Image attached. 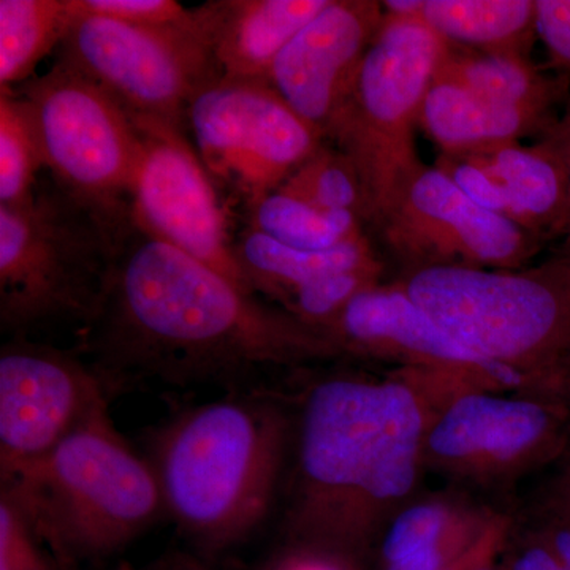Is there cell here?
I'll return each mask as SVG.
<instances>
[{"mask_svg": "<svg viewBox=\"0 0 570 570\" xmlns=\"http://www.w3.org/2000/svg\"><path fill=\"white\" fill-rule=\"evenodd\" d=\"M88 344L108 373L170 384L340 355L335 344L135 219L124 228Z\"/></svg>", "mask_w": 570, "mask_h": 570, "instance_id": "6da1fadb", "label": "cell"}, {"mask_svg": "<svg viewBox=\"0 0 570 570\" xmlns=\"http://www.w3.org/2000/svg\"><path fill=\"white\" fill-rule=\"evenodd\" d=\"M468 387L478 385L412 367L314 385L296 438L294 538L337 558L365 550L417 485L438 409Z\"/></svg>", "mask_w": 570, "mask_h": 570, "instance_id": "7a4b0ae2", "label": "cell"}, {"mask_svg": "<svg viewBox=\"0 0 570 570\" xmlns=\"http://www.w3.org/2000/svg\"><path fill=\"white\" fill-rule=\"evenodd\" d=\"M288 422L273 401L232 396L187 409L149 441L165 513L209 554L249 538L268 515Z\"/></svg>", "mask_w": 570, "mask_h": 570, "instance_id": "3957f363", "label": "cell"}, {"mask_svg": "<svg viewBox=\"0 0 570 570\" xmlns=\"http://www.w3.org/2000/svg\"><path fill=\"white\" fill-rule=\"evenodd\" d=\"M59 570L118 553L165 513L151 464L104 409L43 459L0 474Z\"/></svg>", "mask_w": 570, "mask_h": 570, "instance_id": "277c9868", "label": "cell"}, {"mask_svg": "<svg viewBox=\"0 0 570 570\" xmlns=\"http://www.w3.org/2000/svg\"><path fill=\"white\" fill-rule=\"evenodd\" d=\"M397 284L461 344L570 407V253L519 269L434 266Z\"/></svg>", "mask_w": 570, "mask_h": 570, "instance_id": "5b68a950", "label": "cell"}, {"mask_svg": "<svg viewBox=\"0 0 570 570\" xmlns=\"http://www.w3.org/2000/svg\"><path fill=\"white\" fill-rule=\"evenodd\" d=\"M132 205L107 208L52 184L0 205V324L24 333L58 321L91 325Z\"/></svg>", "mask_w": 570, "mask_h": 570, "instance_id": "8992f818", "label": "cell"}, {"mask_svg": "<svg viewBox=\"0 0 570 570\" xmlns=\"http://www.w3.org/2000/svg\"><path fill=\"white\" fill-rule=\"evenodd\" d=\"M448 47L420 18L385 13L326 137L358 170L370 224L376 223L397 189L423 164L415 130Z\"/></svg>", "mask_w": 570, "mask_h": 570, "instance_id": "52a82bcc", "label": "cell"}, {"mask_svg": "<svg viewBox=\"0 0 570 570\" xmlns=\"http://www.w3.org/2000/svg\"><path fill=\"white\" fill-rule=\"evenodd\" d=\"M13 91L28 107L59 187L92 205H132L142 135L121 105L59 59Z\"/></svg>", "mask_w": 570, "mask_h": 570, "instance_id": "ba28073f", "label": "cell"}, {"mask_svg": "<svg viewBox=\"0 0 570 570\" xmlns=\"http://www.w3.org/2000/svg\"><path fill=\"white\" fill-rule=\"evenodd\" d=\"M186 122L213 181L247 209L279 189L325 141L268 81L216 78L195 94Z\"/></svg>", "mask_w": 570, "mask_h": 570, "instance_id": "9c48e42d", "label": "cell"}, {"mask_svg": "<svg viewBox=\"0 0 570 570\" xmlns=\"http://www.w3.org/2000/svg\"><path fill=\"white\" fill-rule=\"evenodd\" d=\"M59 61L96 82L135 124L179 130L195 94L217 78L200 37L153 31L73 10Z\"/></svg>", "mask_w": 570, "mask_h": 570, "instance_id": "30bf717a", "label": "cell"}, {"mask_svg": "<svg viewBox=\"0 0 570 570\" xmlns=\"http://www.w3.org/2000/svg\"><path fill=\"white\" fill-rule=\"evenodd\" d=\"M570 407L546 397L461 389L434 414L425 466L475 483L502 482L560 461Z\"/></svg>", "mask_w": 570, "mask_h": 570, "instance_id": "8fae6325", "label": "cell"}, {"mask_svg": "<svg viewBox=\"0 0 570 570\" xmlns=\"http://www.w3.org/2000/svg\"><path fill=\"white\" fill-rule=\"evenodd\" d=\"M373 225L407 272L519 269L540 247V236L475 204L436 165H420Z\"/></svg>", "mask_w": 570, "mask_h": 570, "instance_id": "7c38bea8", "label": "cell"}, {"mask_svg": "<svg viewBox=\"0 0 570 570\" xmlns=\"http://www.w3.org/2000/svg\"><path fill=\"white\" fill-rule=\"evenodd\" d=\"M102 377L45 344L14 340L0 354V474L43 459L108 407Z\"/></svg>", "mask_w": 570, "mask_h": 570, "instance_id": "4fadbf2b", "label": "cell"}, {"mask_svg": "<svg viewBox=\"0 0 570 570\" xmlns=\"http://www.w3.org/2000/svg\"><path fill=\"white\" fill-rule=\"evenodd\" d=\"M137 126L142 153L130 195L135 219L255 295L236 262L212 176L183 130L157 124Z\"/></svg>", "mask_w": 570, "mask_h": 570, "instance_id": "5bb4252c", "label": "cell"}, {"mask_svg": "<svg viewBox=\"0 0 570 570\" xmlns=\"http://www.w3.org/2000/svg\"><path fill=\"white\" fill-rule=\"evenodd\" d=\"M326 336L341 354L448 374L491 392L538 396L519 374L475 354L449 335L397 283L379 284L356 296Z\"/></svg>", "mask_w": 570, "mask_h": 570, "instance_id": "9a60e30c", "label": "cell"}, {"mask_svg": "<svg viewBox=\"0 0 570 570\" xmlns=\"http://www.w3.org/2000/svg\"><path fill=\"white\" fill-rule=\"evenodd\" d=\"M385 11L376 0H330L268 73L269 85L324 140L354 88Z\"/></svg>", "mask_w": 570, "mask_h": 570, "instance_id": "2e32d148", "label": "cell"}, {"mask_svg": "<svg viewBox=\"0 0 570 570\" xmlns=\"http://www.w3.org/2000/svg\"><path fill=\"white\" fill-rule=\"evenodd\" d=\"M330 0H216L198 7L217 78L266 81L277 56Z\"/></svg>", "mask_w": 570, "mask_h": 570, "instance_id": "e0dca14e", "label": "cell"}, {"mask_svg": "<svg viewBox=\"0 0 570 570\" xmlns=\"http://www.w3.org/2000/svg\"><path fill=\"white\" fill-rule=\"evenodd\" d=\"M554 119L483 99L445 78H434L420 112V129L448 156L490 153L528 135L542 137Z\"/></svg>", "mask_w": 570, "mask_h": 570, "instance_id": "ac0fdd59", "label": "cell"}, {"mask_svg": "<svg viewBox=\"0 0 570 570\" xmlns=\"http://www.w3.org/2000/svg\"><path fill=\"white\" fill-rule=\"evenodd\" d=\"M494 513L445 499L406 505L393 517L385 531L382 568L444 570L482 538Z\"/></svg>", "mask_w": 570, "mask_h": 570, "instance_id": "d6986e66", "label": "cell"}, {"mask_svg": "<svg viewBox=\"0 0 570 570\" xmlns=\"http://www.w3.org/2000/svg\"><path fill=\"white\" fill-rule=\"evenodd\" d=\"M485 156L508 204V217L531 234L564 235L570 187L560 157L543 142H520L480 153Z\"/></svg>", "mask_w": 570, "mask_h": 570, "instance_id": "ffe728a7", "label": "cell"}, {"mask_svg": "<svg viewBox=\"0 0 570 570\" xmlns=\"http://www.w3.org/2000/svg\"><path fill=\"white\" fill-rule=\"evenodd\" d=\"M234 253L254 294L261 292L277 303L321 277L382 264L366 236L328 250H306L250 227L234 243Z\"/></svg>", "mask_w": 570, "mask_h": 570, "instance_id": "44dd1931", "label": "cell"}, {"mask_svg": "<svg viewBox=\"0 0 570 570\" xmlns=\"http://www.w3.org/2000/svg\"><path fill=\"white\" fill-rule=\"evenodd\" d=\"M438 77L463 86L491 102L551 118L566 92L568 77H549L530 56L485 52L449 45Z\"/></svg>", "mask_w": 570, "mask_h": 570, "instance_id": "7402d4cb", "label": "cell"}, {"mask_svg": "<svg viewBox=\"0 0 570 570\" xmlns=\"http://www.w3.org/2000/svg\"><path fill=\"white\" fill-rule=\"evenodd\" d=\"M420 20L452 47L530 56L535 0H423Z\"/></svg>", "mask_w": 570, "mask_h": 570, "instance_id": "603a6c76", "label": "cell"}, {"mask_svg": "<svg viewBox=\"0 0 570 570\" xmlns=\"http://www.w3.org/2000/svg\"><path fill=\"white\" fill-rule=\"evenodd\" d=\"M70 0H0V88L29 81L45 56L61 47Z\"/></svg>", "mask_w": 570, "mask_h": 570, "instance_id": "cb8c5ba5", "label": "cell"}, {"mask_svg": "<svg viewBox=\"0 0 570 570\" xmlns=\"http://www.w3.org/2000/svg\"><path fill=\"white\" fill-rule=\"evenodd\" d=\"M249 216L250 228L296 249L328 250L365 236L355 214L324 212L281 190L250 206Z\"/></svg>", "mask_w": 570, "mask_h": 570, "instance_id": "d4e9b609", "label": "cell"}, {"mask_svg": "<svg viewBox=\"0 0 570 570\" xmlns=\"http://www.w3.org/2000/svg\"><path fill=\"white\" fill-rule=\"evenodd\" d=\"M277 190L324 212L355 214L363 224L367 223L362 178L354 163L336 146L324 142Z\"/></svg>", "mask_w": 570, "mask_h": 570, "instance_id": "484cf974", "label": "cell"}, {"mask_svg": "<svg viewBox=\"0 0 570 570\" xmlns=\"http://www.w3.org/2000/svg\"><path fill=\"white\" fill-rule=\"evenodd\" d=\"M45 167L36 126L24 100L17 92L0 96V205H14L31 197L37 175Z\"/></svg>", "mask_w": 570, "mask_h": 570, "instance_id": "4316f807", "label": "cell"}, {"mask_svg": "<svg viewBox=\"0 0 570 570\" xmlns=\"http://www.w3.org/2000/svg\"><path fill=\"white\" fill-rule=\"evenodd\" d=\"M384 265L346 269L296 288L279 303L296 321L326 336L352 299L381 284Z\"/></svg>", "mask_w": 570, "mask_h": 570, "instance_id": "83f0119b", "label": "cell"}, {"mask_svg": "<svg viewBox=\"0 0 570 570\" xmlns=\"http://www.w3.org/2000/svg\"><path fill=\"white\" fill-rule=\"evenodd\" d=\"M70 7L77 13L97 14L153 31L200 37L206 41L200 9H184L174 0H70Z\"/></svg>", "mask_w": 570, "mask_h": 570, "instance_id": "f1b7e54d", "label": "cell"}, {"mask_svg": "<svg viewBox=\"0 0 570 570\" xmlns=\"http://www.w3.org/2000/svg\"><path fill=\"white\" fill-rule=\"evenodd\" d=\"M41 546L21 510L0 493V570H59Z\"/></svg>", "mask_w": 570, "mask_h": 570, "instance_id": "f546056e", "label": "cell"}, {"mask_svg": "<svg viewBox=\"0 0 570 570\" xmlns=\"http://www.w3.org/2000/svg\"><path fill=\"white\" fill-rule=\"evenodd\" d=\"M436 167L448 175L475 204L508 217V204L483 154L439 156Z\"/></svg>", "mask_w": 570, "mask_h": 570, "instance_id": "4dcf8cb0", "label": "cell"}, {"mask_svg": "<svg viewBox=\"0 0 570 570\" xmlns=\"http://www.w3.org/2000/svg\"><path fill=\"white\" fill-rule=\"evenodd\" d=\"M535 28L546 45L549 66L570 75V0H535Z\"/></svg>", "mask_w": 570, "mask_h": 570, "instance_id": "1f68e13d", "label": "cell"}, {"mask_svg": "<svg viewBox=\"0 0 570 570\" xmlns=\"http://www.w3.org/2000/svg\"><path fill=\"white\" fill-rule=\"evenodd\" d=\"M510 532V519L502 513H494L489 528L483 532L482 538L474 543L455 562L444 570H475L485 562L498 560L499 554L508 543Z\"/></svg>", "mask_w": 570, "mask_h": 570, "instance_id": "d6a6232c", "label": "cell"}, {"mask_svg": "<svg viewBox=\"0 0 570 570\" xmlns=\"http://www.w3.org/2000/svg\"><path fill=\"white\" fill-rule=\"evenodd\" d=\"M508 570H566L553 553L535 535H531L527 543L515 554Z\"/></svg>", "mask_w": 570, "mask_h": 570, "instance_id": "836d02e7", "label": "cell"}, {"mask_svg": "<svg viewBox=\"0 0 570 570\" xmlns=\"http://www.w3.org/2000/svg\"><path fill=\"white\" fill-rule=\"evenodd\" d=\"M535 538L553 553L562 568L570 570V524L554 517H547L546 523L535 532Z\"/></svg>", "mask_w": 570, "mask_h": 570, "instance_id": "e575fe53", "label": "cell"}, {"mask_svg": "<svg viewBox=\"0 0 570 570\" xmlns=\"http://www.w3.org/2000/svg\"><path fill=\"white\" fill-rule=\"evenodd\" d=\"M560 464L549 493V515L570 524V449Z\"/></svg>", "mask_w": 570, "mask_h": 570, "instance_id": "d590c367", "label": "cell"}, {"mask_svg": "<svg viewBox=\"0 0 570 570\" xmlns=\"http://www.w3.org/2000/svg\"><path fill=\"white\" fill-rule=\"evenodd\" d=\"M540 142H543L547 148L551 149V151L560 157L562 165H564L566 174H568L570 187V97L561 118L554 119V122L551 124L550 129L542 135V138H540Z\"/></svg>", "mask_w": 570, "mask_h": 570, "instance_id": "8d00e7d4", "label": "cell"}, {"mask_svg": "<svg viewBox=\"0 0 570 570\" xmlns=\"http://www.w3.org/2000/svg\"><path fill=\"white\" fill-rule=\"evenodd\" d=\"M275 570H348L341 558L316 550H303L281 562Z\"/></svg>", "mask_w": 570, "mask_h": 570, "instance_id": "74e56055", "label": "cell"}, {"mask_svg": "<svg viewBox=\"0 0 570 570\" xmlns=\"http://www.w3.org/2000/svg\"><path fill=\"white\" fill-rule=\"evenodd\" d=\"M146 570H214L200 554L171 550L157 558Z\"/></svg>", "mask_w": 570, "mask_h": 570, "instance_id": "f35d334b", "label": "cell"}, {"mask_svg": "<svg viewBox=\"0 0 570 570\" xmlns=\"http://www.w3.org/2000/svg\"><path fill=\"white\" fill-rule=\"evenodd\" d=\"M475 570H508V569L498 568L497 560H493V561L485 562V564L480 566V568H478Z\"/></svg>", "mask_w": 570, "mask_h": 570, "instance_id": "ab89813d", "label": "cell"}, {"mask_svg": "<svg viewBox=\"0 0 570 570\" xmlns=\"http://www.w3.org/2000/svg\"><path fill=\"white\" fill-rule=\"evenodd\" d=\"M564 236H566L564 250H568V253H570V223L568 225V228H566Z\"/></svg>", "mask_w": 570, "mask_h": 570, "instance_id": "60d3db41", "label": "cell"}]
</instances>
